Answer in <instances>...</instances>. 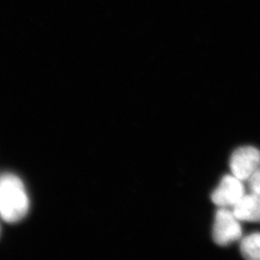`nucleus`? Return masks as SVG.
<instances>
[{
	"mask_svg": "<svg viewBox=\"0 0 260 260\" xmlns=\"http://www.w3.org/2000/svg\"><path fill=\"white\" fill-rule=\"evenodd\" d=\"M248 184L251 193L260 197V167L249 178Z\"/></svg>",
	"mask_w": 260,
	"mask_h": 260,
	"instance_id": "nucleus-7",
	"label": "nucleus"
},
{
	"mask_svg": "<svg viewBox=\"0 0 260 260\" xmlns=\"http://www.w3.org/2000/svg\"><path fill=\"white\" fill-rule=\"evenodd\" d=\"M233 211L239 221L260 222V197L253 193L244 194Z\"/></svg>",
	"mask_w": 260,
	"mask_h": 260,
	"instance_id": "nucleus-5",
	"label": "nucleus"
},
{
	"mask_svg": "<svg viewBox=\"0 0 260 260\" xmlns=\"http://www.w3.org/2000/svg\"><path fill=\"white\" fill-rule=\"evenodd\" d=\"M212 236L214 242L220 246L229 245L240 239L242 228L233 211L225 207L216 211Z\"/></svg>",
	"mask_w": 260,
	"mask_h": 260,
	"instance_id": "nucleus-2",
	"label": "nucleus"
},
{
	"mask_svg": "<svg viewBox=\"0 0 260 260\" xmlns=\"http://www.w3.org/2000/svg\"><path fill=\"white\" fill-rule=\"evenodd\" d=\"M240 251L247 259L260 260V233H253L243 238Z\"/></svg>",
	"mask_w": 260,
	"mask_h": 260,
	"instance_id": "nucleus-6",
	"label": "nucleus"
},
{
	"mask_svg": "<svg viewBox=\"0 0 260 260\" xmlns=\"http://www.w3.org/2000/svg\"><path fill=\"white\" fill-rule=\"evenodd\" d=\"M29 203L25 185L12 174L0 175V217L9 223L21 221L28 213Z\"/></svg>",
	"mask_w": 260,
	"mask_h": 260,
	"instance_id": "nucleus-1",
	"label": "nucleus"
},
{
	"mask_svg": "<svg viewBox=\"0 0 260 260\" xmlns=\"http://www.w3.org/2000/svg\"><path fill=\"white\" fill-rule=\"evenodd\" d=\"M244 196V187L242 180L234 175H225L218 187L211 194V201L220 207L235 206Z\"/></svg>",
	"mask_w": 260,
	"mask_h": 260,
	"instance_id": "nucleus-4",
	"label": "nucleus"
},
{
	"mask_svg": "<svg viewBox=\"0 0 260 260\" xmlns=\"http://www.w3.org/2000/svg\"><path fill=\"white\" fill-rule=\"evenodd\" d=\"M260 167V152L255 147H239L233 152L230 159L233 175L242 181L248 180Z\"/></svg>",
	"mask_w": 260,
	"mask_h": 260,
	"instance_id": "nucleus-3",
	"label": "nucleus"
}]
</instances>
